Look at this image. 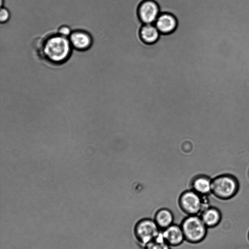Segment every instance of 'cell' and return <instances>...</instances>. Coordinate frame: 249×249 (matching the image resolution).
<instances>
[{"mask_svg": "<svg viewBox=\"0 0 249 249\" xmlns=\"http://www.w3.org/2000/svg\"><path fill=\"white\" fill-rule=\"evenodd\" d=\"M71 44L69 39L59 35L48 38L43 46L46 58L54 63H62L70 55Z\"/></svg>", "mask_w": 249, "mask_h": 249, "instance_id": "obj_1", "label": "cell"}, {"mask_svg": "<svg viewBox=\"0 0 249 249\" xmlns=\"http://www.w3.org/2000/svg\"><path fill=\"white\" fill-rule=\"evenodd\" d=\"M240 189V184L234 175L223 173L212 178V193L215 197L228 199L234 196Z\"/></svg>", "mask_w": 249, "mask_h": 249, "instance_id": "obj_2", "label": "cell"}, {"mask_svg": "<svg viewBox=\"0 0 249 249\" xmlns=\"http://www.w3.org/2000/svg\"><path fill=\"white\" fill-rule=\"evenodd\" d=\"M180 226L185 240L191 244L201 242L207 235L208 228L199 215H188L182 220Z\"/></svg>", "mask_w": 249, "mask_h": 249, "instance_id": "obj_3", "label": "cell"}, {"mask_svg": "<svg viewBox=\"0 0 249 249\" xmlns=\"http://www.w3.org/2000/svg\"><path fill=\"white\" fill-rule=\"evenodd\" d=\"M202 196L194 190L183 193L179 198V206L188 215H198L210 205L209 199L204 200Z\"/></svg>", "mask_w": 249, "mask_h": 249, "instance_id": "obj_4", "label": "cell"}, {"mask_svg": "<svg viewBox=\"0 0 249 249\" xmlns=\"http://www.w3.org/2000/svg\"><path fill=\"white\" fill-rule=\"evenodd\" d=\"M160 231L154 219L144 218L136 223L134 227V233L138 242L144 247L156 239Z\"/></svg>", "mask_w": 249, "mask_h": 249, "instance_id": "obj_5", "label": "cell"}, {"mask_svg": "<svg viewBox=\"0 0 249 249\" xmlns=\"http://www.w3.org/2000/svg\"><path fill=\"white\" fill-rule=\"evenodd\" d=\"M138 14L141 21L146 24H154L160 13V7L155 1L145 0L140 4Z\"/></svg>", "mask_w": 249, "mask_h": 249, "instance_id": "obj_6", "label": "cell"}, {"mask_svg": "<svg viewBox=\"0 0 249 249\" xmlns=\"http://www.w3.org/2000/svg\"><path fill=\"white\" fill-rule=\"evenodd\" d=\"M161 235L164 240L172 247L178 246L185 240L180 225L177 224H173L161 230Z\"/></svg>", "mask_w": 249, "mask_h": 249, "instance_id": "obj_7", "label": "cell"}, {"mask_svg": "<svg viewBox=\"0 0 249 249\" xmlns=\"http://www.w3.org/2000/svg\"><path fill=\"white\" fill-rule=\"evenodd\" d=\"M154 24L160 34H169L176 30L177 20L176 18L170 13H160Z\"/></svg>", "mask_w": 249, "mask_h": 249, "instance_id": "obj_8", "label": "cell"}, {"mask_svg": "<svg viewBox=\"0 0 249 249\" xmlns=\"http://www.w3.org/2000/svg\"><path fill=\"white\" fill-rule=\"evenodd\" d=\"M71 46L78 50H85L90 47L92 38L89 34L83 31L72 32L69 36Z\"/></svg>", "mask_w": 249, "mask_h": 249, "instance_id": "obj_9", "label": "cell"}, {"mask_svg": "<svg viewBox=\"0 0 249 249\" xmlns=\"http://www.w3.org/2000/svg\"><path fill=\"white\" fill-rule=\"evenodd\" d=\"M212 179L206 175H199L196 177L192 182L193 190L204 196H210L212 193Z\"/></svg>", "mask_w": 249, "mask_h": 249, "instance_id": "obj_10", "label": "cell"}, {"mask_svg": "<svg viewBox=\"0 0 249 249\" xmlns=\"http://www.w3.org/2000/svg\"><path fill=\"white\" fill-rule=\"evenodd\" d=\"M202 220L207 228L217 225L221 219V213L216 207L209 206L205 208L200 213Z\"/></svg>", "mask_w": 249, "mask_h": 249, "instance_id": "obj_11", "label": "cell"}, {"mask_svg": "<svg viewBox=\"0 0 249 249\" xmlns=\"http://www.w3.org/2000/svg\"><path fill=\"white\" fill-rule=\"evenodd\" d=\"M154 220L160 230H163L173 224L174 215L169 209L161 208L155 214Z\"/></svg>", "mask_w": 249, "mask_h": 249, "instance_id": "obj_12", "label": "cell"}, {"mask_svg": "<svg viewBox=\"0 0 249 249\" xmlns=\"http://www.w3.org/2000/svg\"><path fill=\"white\" fill-rule=\"evenodd\" d=\"M160 35V32L154 24H143L140 30L141 39L147 44L155 43Z\"/></svg>", "mask_w": 249, "mask_h": 249, "instance_id": "obj_13", "label": "cell"}, {"mask_svg": "<svg viewBox=\"0 0 249 249\" xmlns=\"http://www.w3.org/2000/svg\"><path fill=\"white\" fill-rule=\"evenodd\" d=\"M170 247L163 239L161 230L159 236L143 248L144 249H170Z\"/></svg>", "mask_w": 249, "mask_h": 249, "instance_id": "obj_14", "label": "cell"}, {"mask_svg": "<svg viewBox=\"0 0 249 249\" xmlns=\"http://www.w3.org/2000/svg\"><path fill=\"white\" fill-rule=\"evenodd\" d=\"M10 12L5 7H1L0 11V21L1 23L7 22L10 18Z\"/></svg>", "mask_w": 249, "mask_h": 249, "instance_id": "obj_15", "label": "cell"}, {"mask_svg": "<svg viewBox=\"0 0 249 249\" xmlns=\"http://www.w3.org/2000/svg\"><path fill=\"white\" fill-rule=\"evenodd\" d=\"M58 33L59 35L67 37H69L72 32L69 26L63 25L59 28Z\"/></svg>", "mask_w": 249, "mask_h": 249, "instance_id": "obj_16", "label": "cell"}, {"mask_svg": "<svg viewBox=\"0 0 249 249\" xmlns=\"http://www.w3.org/2000/svg\"><path fill=\"white\" fill-rule=\"evenodd\" d=\"M4 3V0H0V7H2Z\"/></svg>", "mask_w": 249, "mask_h": 249, "instance_id": "obj_17", "label": "cell"}, {"mask_svg": "<svg viewBox=\"0 0 249 249\" xmlns=\"http://www.w3.org/2000/svg\"><path fill=\"white\" fill-rule=\"evenodd\" d=\"M248 175H249V172H248Z\"/></svg>", "mask_w": 249, "mask_h": 249, "instance_id": "obj_18", "label": "cell"}]
</instances>
